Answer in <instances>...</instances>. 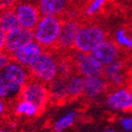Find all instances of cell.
<instances>
[{"label": "cell", "instance_id": "obj_1", "mask_svg": "<svg viewBox=\"0 0 132 132\" xmlns=\"http://www.w3.org/2000/svg\"><path fill=\"white\" fill-rule=\"evenodd\" d=\"M28 80L27 69L12 61L0 71V96L4 101L19 97Z\"/></svg>", "mask_w": 132, "mask_h": 132}, {"label": "cell", "instance_id": "obj_2", "mask_svg": "<svg viewBox=\"0 0 132 132\" xmlns=\"http://www.w3.org/2000/svg\"><path fill=\"white\" fill-rule=\"evenodd\" d=\"M105 40L106 32L100 25L84 23L78 30L75 49L81 54H92Z\"/></svg>", "mask_w": 132, "mask_h": 132}, {"label": "cell", "instance_id": "obj_3", "mask_svg": "<svg viewBox=\"0 0 132 132\" xmlns=\"http://www.w3.org/2000/svg\"><path fill=\"white\" fill-rule=\"evenodd\" d=\"M62 19L53 16H42L37 26L32 30L34 41H36L42 48L52 49L56 47L60 35Z\"/></svg>", "mask_w": 132, "mask_h": 132}, {"label": "cell", "instance_id": "obj_4", "mask_svg": "<svg viewBox=\"0 0 132 132\" xmlns=\"http://www.w3.org/2000/svg\"><path fill=\"white\" fill-rule=\"evenodd\" d=\"M27 71L30 79L37 80L44 84H49L58 76L57 59L47 51H44L37 61L27 68Z\"/></svg>", "mask_w": 132, "mask_h": 132}, {"label": "cell", "instance_id": "obj_5", "mask_svg": "<svg viewBox=\"0 0 132 132\" xmlns=\"http://www.w3.org/2000/svg\"><path fill=\"white\" fill-rule=\"evenodd\" d=\"M19 98L32 103L42 111L49 101L48 87L46 84L29 78L20 93Z\"/></svg>", "mask_w": 132, "mask_h": 132}, {"label": "cell", "instance_id": "obj_6", "mask_svg": "<svg viewBox=\"0 0 132 132\" xmlns=\"http://www.w3.org/2000/svg\"><path fill=\"white\" fill-rule=\"evenodd\" d=\"M13 9L17 15L20 27L29 30L35 29L39 20L42 17L39 12L38 5L30 2H16Z\"/></svg>", "mask_w": 132, "mask_h": 132}, {"label": "cell", "instance_id": "obj_7", "mask_svg": "<svg viewBox=\"0 0 132 132\" xmlns=\"http://www.w3.org/2000/svg\"><path fill=\"white\" fill-rule=\"evenodd\" d=\"M80 21L78 19H62L60 35L56 47L61 51H71L75 49V42L78 30L80 28Z\"/></svg>", "mask_w": 132, "mask_h": 132}, {"label": "cell", "instance_id": "obj_8", "mask_svg": "<svg viewBox=\"0 0 132 132\" xmlns=\"http://www.w3.org/2000/svg\"><path fill=\"white\" fill-rule=\"evenodd\" d=\"M77 71L84 76V78L87 77H102L104 73V66L96 61L91 54H81L77 53L73 57Z\"/></svg>", "mask_w": 132, "mask_h": 132}, {"label": "cell", "instance_id": "obj_9", "mask_svg": "<svg viewBox=\"0 0 132 132\" xmlns=\"http://www.w3.org/2000/svg\"><path fill=\"white\" fill-rule=\"evenodd\" d=\"M44 53V49L36 41H32L27 45L21 47L11 55L12 61L21 65L24 68H29L37 59Z\"/></svg>", "mask_w": 132, "mask_h": 132}, {"label": "cell", "instance_id": "obj_10", "mask_svg": "<svg viewBox=\"0 0 132 132\" xmlns=\"http://www.w3.org/2000/svg\"><path fill=\"white\" fill-rule=\"evenodd\" d=\"M32 41H34V32H32V30L19 27L6 34L5 52L12 55L16 51H18L21 47L27 45Z\"/></svg>", "mask_w": 132, "mask_h": 132}, {"label": "cell", "instance_id": "obj_11", "mask_svg": "<svg viewBox=\"0 0 132 132\" xmlns=\"http://www.w3.org/2000/svg\"><path fill=\"white\" fill-rule=\"evenodd\" d=\"M119 53L120 47L117 45V43L111 40H105L91 55L105 67L115 60H118Z\"/></svg>", "mask_w": 132, "mask_h": 132}, {"label": "cell", "instance_id": "obj_12", "mask_svg": "<svg viewBox=\"0 0 132 132\" xmlns=\"http://www.w3.org/2000/svg\"><path fill=\"white\" fill-rule=\"evenodd\" d=\"M107 104L115 110L131 111L132 110V90L119 88L107 96Z\"/></svg>", "mask_w": 132, "mask_h": 132}, {"label": "cell", "instance_id": "obj_13", "mask_svg": "<svg viewBox=\"0 0 132 132\" xmlns=\"http://www.w3.org/2000/svg\"><path fill=\"white\" fill-rule=\"evenodd\" d=\"M41 16H53L62 19L64 14L68 13V2L64 0H41L38 2Z\"/></svg>", "mask_w": 132, "mask_h": 132}, {"label": "cell", "instance_id": "obj_14", "mask_svg": "<svg viewBox=\"0 0 132 132\" xmlns=\"http://www.w3.org/2000/svg\"><path fill=\"white\" fill-rule=\"evenodd\" d=\"M49 101L54 104H64L68 98L66 81L60 78H56L48 84Z\"/></svg>", "mask_w": 132, "mask_h": 132}, {"label": "cell", "instance_id": "obj_15", "mask_svg": "<svg viewBox=\"0 0 132 132\" xmlns=\"http://www.w3.org/2000/svg\"><path fill=\"white\" fill-rule=\"evenodd\" d=\"M107 89V81L102 77L84 78V93L87 97H95Z\"/></svg>", "mask_w": 132, "mask_h": 132}, {"label": "cell", "instance_id": "obj_16", "mask_svg": "<svg viewBox=\"0 0 132 132\" xmlns=\"http://www.w3.org/2000/svg\"><path fill=\"white\" fill-rule=\"evenodd\" d=\"M19 27H20V24L14 9L2 10V13L0 15V28L4 32L9 34V32Z\"/></svg>", "mask_w": 132, "mask_h": 132}, {"label": "cell", "instance_id": "obj_17", "mask_svg": "<svg viewBox=\"0 0 132 132\" xmlns=\"http://www.w3.org/2000/svg\"><path fill=\"white\" fill-rule=\"evenodd\" d=\"M66 87H67L68 98L75 100L84 93V78H82L79 75L72 76L66 81Z\"/></svg>", "mask_w": 132, "mask_h": 132}, {"label": "cell", "instance_id": "obj_18", "mask_svg": "<svg viewBox=\"0 0 132 132\" xmlns=\"http://www.w3.org/2000/svg\"><path fill=\"white\" fill-rule=\"evenodd\" d=\"M15 111L18 115H22V117H27V118L36 117L41 112L36 105L24 100H19L17 102V104L15 106Z\"/></svg>", "mask_w": 132, "mask_h": 132}, {"label": "cell", "instance_id": "obj_19", "mask_svg": "<svg viewBox=\"0 0 132 132\" xmlns=\"http://www.w3.org/2000/svg\"><path fill=\"white\" fill-rule=\"evenodd\" d=\"M75 119H76V113L75 112L67 113L66 115H64L63 118H61L60 120H58L54 124V131L55 132H61L65 129H67L68 127L73 125Z\"/></svg>", "mask_w": 132, "mask_h": 132}, {"label": "cell", "instance_id": "obj_20", "mask_svg": "<svg viewBox=\"0 0 132 132\" xmlns=\"http://www.w3.org/2000/svg\"><path fill=\"white\" fill-rule=\"evenodd\" d=\"M115 43L119 47L132 49V38L129 36L126 28H120L115 34Z\"/></svg>", "mask_w": 132, "mask_h": 132}, {"label": "cell", "instance_id": "obj_21", "mask_svg": "<svg viewBox=\"0 0 132 132\" xmlns=\"http://www.w3.org/2000/svg\"><path fill=\"white\" fill-rule=\"evenodd\" d=\"M124 66H125V63L123 60H115L114 62H112L111 64L107 65L104 67V73H103V78L106 79L107 77L111 76V75H115V73H120V72H123V69H124Z\"/></svg>", "mask_w": 132, "mask_h": 132}, {"label": "cell", "instance_id": "obj_22", "mask_svg": "<svg viewBox=\"0 0 132 132\" xmlns=\"http://www.w3.org/2000/svg\"><path fill=\"white\" fill-rule=\"evenodd\" d=\"M104 4H106L105 0H94V1L89 2L84 11V15L87 16V17L97 15L101 12V10L104 7Z\"/></svg>", "mask_w": 132, "mask_h": 132}, {"label": "cell", "instance_id": "obj_23", "mask_svg": "<svg viewBox=\"0 0 132 132\" xmlns=\"http://www.w3.org/2000/svg\"><path fill=\"white\" fill-rule=\"evenodd\" d=\"M12 62V57L6 52H0V71Z\"/></svg>", "mask_w": 132, "mask_h": 132}, {"label": "cell", "instance_id": "obj_24", "mask_svg": "<svg viewBox=\"0 0 132 132\" xmlns=\"http://www.w3.org/2000/svg\"><path fill=\"white\" fill-rule=\"evenodd\" d=\"M121 124H122L123 128L126 131H128V132H131L132 131V119H130V118L122 119L121 120Z\"/></svg>", "mask_w": 132, "mask_h": 132}, {"label": "cell", "instance_id": "obj_25", "mask_svg": "<svg viewBox=\"0 0 132 132\" xmlns=\"http://www.w3.org/2000/svg\"><path fill=\"white\" fill-rule=\"evenodd\" d=\"M5 43H6V32L0 28V52H5Z\"/></svg>", "mask_w": 132, "mask_h": 132}, {"label": "cell", "instance_id": "obj_26", "mask_svg": "<svg viewBox=\"0 0 132 132\" xmlns=\"http://www.w3.org/2000/svg\"><path fill=\"white\" fill-rule=\"evenodd\" d=\"M6 111V105H5V101L3 100V98L0 96V119H1L4 113Z\"/></svg>", "mask_w": 132, "mask_h": 132}, {"label": "cell", "instance_id": "obj_27", "mask_svg": "<svg viewBox=\"0 0 132 132\" xmlns=\"http://www.w3.org/2000/svg\"><path fill=\"white\" fill-rule=\"evenodd\" d=\"M126 30H127V32H128V34H129V36L132 38V20L126 25Z\"/></svg>", "mask_w": 132, "mask_h": 132}, {"label": "cell", "instance_id": "obj_28", "mask_svg": "<svg viewBox=\"0 0 132 132\" xmlns=\"http://www.w3.org/2000/svg\"><path fill=\"white\" fill-rule=\"evenodd\" d=\"M0 132H12V131L9 130L7 128H4V127H1V126H0Z\"/></svg>", "mask_w": 132, "mask_h": 132}, {"label": "cell", "instance_id": "obj_29", "mask_svg": "<svg viewBox=\"0 0 132 132\" xmlns=\"http://www.w3.org/2000/svg\"><path fill=\"white\" fill-rule=\"evenodd\" d=\"M103 132H117V131L113 130V129H106V130H104Z\"/></svg>", "mask_w": 132, "mask_h": 132}, {"label": "cell", "instance_id": "obj_30", "mask_svg": "<svg viewBox=\"0 0 132 132\" xmlns=\"http://www.w3.org/2000/svg\"><path fill=\"white\" fill-rule=\"evenodd\" d=\"M1 13H2V9H1V6H0V15H1Z\"/></svg>", "mask_w": 132, "mask_h": 132}]
</instances>
